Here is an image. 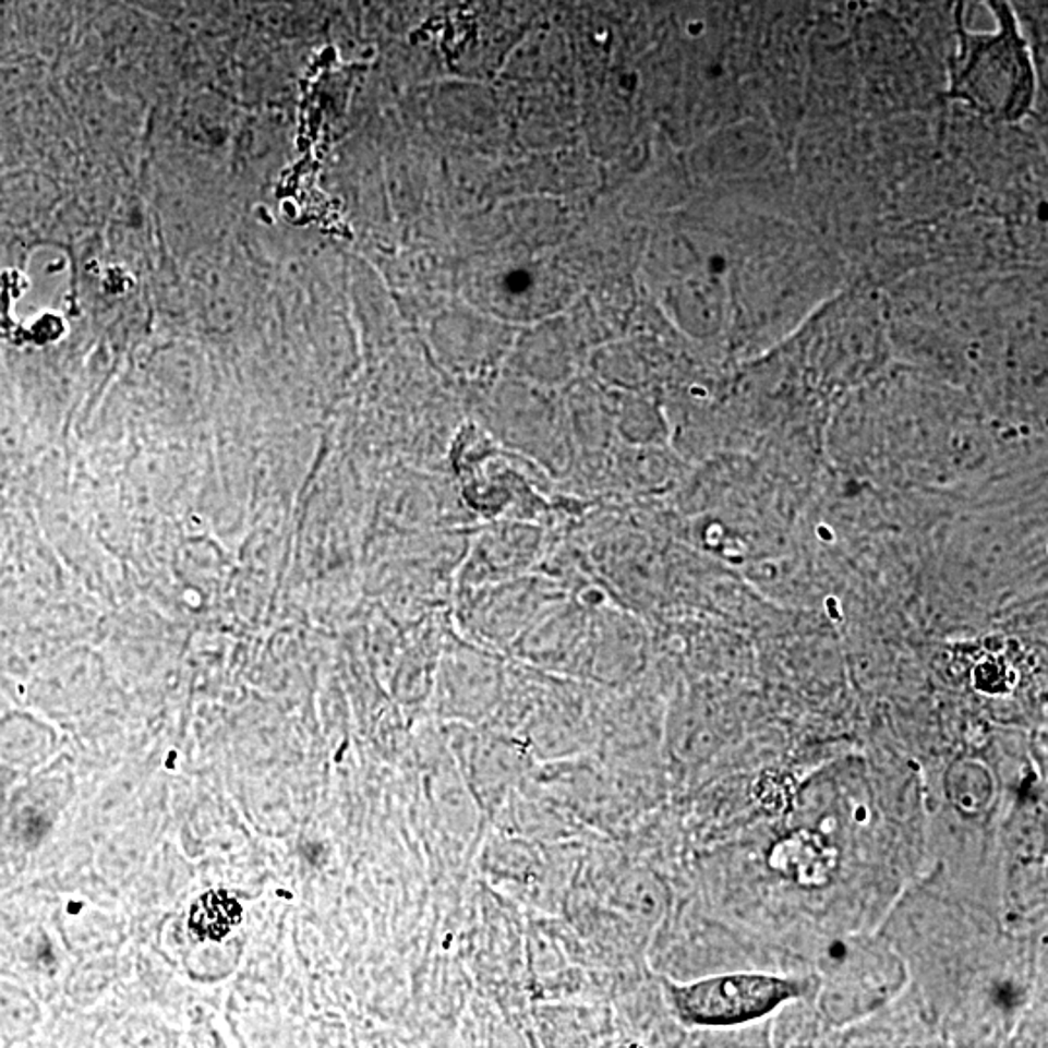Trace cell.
Returning a JSON list of instances; mask_svg holds the SVG:
<instances>
[{
  "label": "cell",
  "instance_id": "6da1fadb",
  "mask_svg": "<svg viewBox=\"0 0 1048 1048\" xmlns=\"http://www.w3.org/2000/svg\"><path fill=\"white\" fill-rule=\"evenodd\" d=\"M996 34L960 29L961 47L950 61L948 97L961 99L995 121L1015 123L1035 101V71L1008 0H988Z\"/></svg>",
  "mask_w": 1048,
  "mask_h": 1048
},
{
  "label": "cell",
  "instance_id": "7a4b0ae2",
  "mask_svg": "<svg viewBox=\"0 0 1048 1048\" xmlns=\"http://www.w3.org/2000/svg\"><path fill=\"white\" fill-rule=\"evenodd\" d=\"M800 985L769 975H728L672 988L679 1017L691 1025H738L761 1017L794 996Z\"/></svg>",
  "mask_w": 1048,
  "mask_h": 1048
},
{
  "label": "cell",
  "instance_id": "3957f363",
  "mask_svg": "<svg viewBox=\"0 0 1048 1048\" xmlns=\"http://www.w3.org/2000/svg\"><path fill=\"white\" fill-rule=\"evenodd\" d=\"M948 793L961 810L978 811L987 806L992 796V779L985 767L977 763H960L945 779Z\"/></svg>",
  "mask_w": 1048,
  "mask_h": 1048
}]
</instances>
